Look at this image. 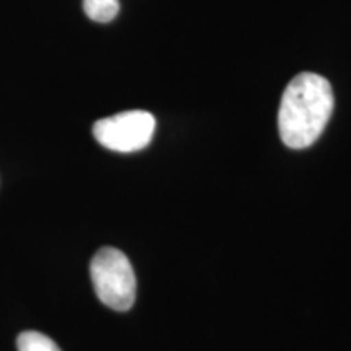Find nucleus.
I'll use <instances>...</instances> for the list:
<instances>
[{
	"label": "nucleus",
	"instance_id": "obj_3",
	"mask_svg": "<svg viewBox=\"0 0 351 351\" xmlns=\"http://www.w3.org/2000/svg\"><path fill=\"white\" fill-rule=\"evenodd\" d=\"M156 129L153 114L125 111L99 119L93 125V135L99 145L112 152L134 153L148 147Z\"/></svg>",
	"mask_w": 351,
	"mask_h": 351
},
{
	"label": "nucleus",
	"instance_id": "obj_4",
	"mask_svg": "<svg viewBox=\"0 0 351 351\" xmlns=\"http://www.w3.org/2000/svg\"><path fill=\"white\" fill-rule=\"evenodd\" d=\"M119 0H83V10L96 23H109L119 13Z\"/></svg>",
	"mask_w": 351,
	"mask_h": 351
},
{
	"label": "nucleus",
	"instance_id": "obj_1",
	"mask_svg": "<svg viewBox=\"0 0 351 351\" xmlns=\"http://www.w3.org/2000/svg\"><path fill=\"white\" fill-rule=\"evenodd\" d=\"M333 111V91L327 78L300 73L288 83L278 111L280 137L287 147L302 150L320 137Z\"/></svg>",
	"mask_w": 351,
	"mask_h": 351
},
{
	"label": "nucleus",
	"instance_id": "obj_2",
	"mask_svg": "<svg viewBox=\"0 0 351 351\" xmlns=\"http://www.w3.org/2000/svg\"><path fill=\"white\" fill-rule=\"evenodd\" d=\"M90 275L96 296L119 313L129 311L137 296V280L127 256L116 247H103L90 263Z\"/></svg>",
	"mask_w": 351,
	"mask_h": 351
},
{
	"label": "nucleus",
	"instance_id": "obj_5",
	"mask_svg": "<svg viewBox=\"0 0 351 351\" xmlns=\"http://www.w3.org/2000/svg\"><path fill=\"white\" fill-rule=\"evenodd\" d=\"M16 348L19 351H62L57 343L41 332H21L16 339Z\"/></svg>",
	"mask_w": 351,
	"mask_h": 351
}]
</instances>
